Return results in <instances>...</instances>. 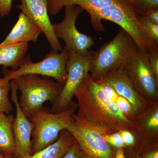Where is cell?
Here are the masks:
<instances>
[{"mask_svg": "<svg viewBox=\"0 0 158 158\" xmlns=\"http://www.w3.org/2000/svg\"><path fill=\"white\" fill-rule=\"evenodd\" d=\"M139 48L135 40L120 28L111 41L92 53L91 78L96 81L110 72L124 67Z\"/></svg>", "mask_w": 158, "mask_h": 158, "instance_id": "7a4b0ae2", "label": "cell"}, {"mask_svg": "<svg viewBox=\"0 0 158 158\" xmlns=\"http://www.w3.org/2000/svg\"><path fill=\"white\" fill-rule=\"evenodd\" d=\"M15 117L0 113V152L4 155H16L12 124Z\"/></svg>", "mask_w": 158, "mask_h": 158, "instance_id": "e0dca14e", "label": "cell"}, {"mask_svg": "<svg viewBox=\"0 0 158 158\" xmlns=\"http://www.w3.org/2000/svg\"><path fill=\"white\" fill-rule=\"evenodd\" d=\"M98 80L110 85L118 95L127 100L136 112L138 120L152 105L143 98L136 90L128 76L124 66L110 72Z\"/></svg>", "mask_w": 158, "mask_h": 158, "instance_id": "30bf717a", "label": "cell"}, {"mask_svg": "<svg viewBox=\"0 0 158 158\" xmlns=\"http://www.w3.org/2000/svg\"><path fill=\"white\" fill-rule=\"evenodd\" d=\"M115 104L126 118L131 121H137L138 116L132 106L127 100L118 95Z\"/></svg>", "mask_w": 158, "mask_h": 158, "instance_id": "ffe728a7", "label": "cell"}, {"mask_svg": "<svg viewBox=\"0 0 158 158\" xmlns=\"http://www.w3.org/2000/svg\"><path fill=\"white\" fill-rule=\"evenodd\" d=\"M82 158H88V157L87 156L85 155L84 154H83V156H82Z\"/></svg>", "mask_w": 158, "mask_h": 158, "instance_id": "836d02e7", "label": "cell"}, {"mask_svg": "<svg viewBox=\"0 0 158 158\" xmlns=\"http://www.w3.org/2000/svg\"><path fill=\"white\" fill-rule=\"evenodd\" d=\"M119 135L124 142L126 146H130L134 145L135 142V136L128 129H122L118 131Z\"/></svg>", "mask_w": 158, "mask_h": 158, "instance_id": "484cf974", "label": "cell"}, {"mask_svg": "<svg viewBox=\"0 0 158 158\" xmlns=\"http://www.w3.org/2000/svg\"><path fill=\"white\" fill-rule=\"evenodd\" d=\"M131 5L134 7L136 9L138 10V5L136 0H126Z\"/></svg>", "mask_w": 158, "mask_h": 158, "instance_id": "1f68e13d", "label": "cell"}, {"mask_svg": "<svg viewBox=\"0 0 158 158\" xmlns=\"http://www.w3.org/2000/svg\"><path fill=\"white\" fill-rule=\"evenodd\" d=\"M68 54V50L65 47L60 52L51 51L39 62H32L31 57L28 56L25 57L18 69L4 70V77L11 81L22 76L37 75L52 78L63 86L67 78L66 65Z\"/></svg>", "mask_w": 158, "mask_h": 158, "instance_id": "8992f818", "label": "cell"}, {"mask_svg": "<svg viewBox=\"0 0 158 158\" xmlns=\"http://www.w3.org/2000/svg\"><path fill=\"white\" fill-rule=\"evenodd\" d=\"M138 10L141 13L158 9V0H136Z\"/></svg>", "mask_w": 158, "mask_h": 158, "instance_id": "603a6c76", "label": "cell"}, {"mask_svg": "<svg viewBox=\"0 0 158 158\" xmlns=\"http://www.w3.org/2000/svg\"><path fill=\"white\" fill-rule=\"evenodd\" d=\"M41 33L42 31L37 25L21 12L17 22L0 45H11L21 43H28L30 41L35 42Z\"/></svg>", "mask_w": 158, "mask_h": 158, "instance_id": "4fadbf2b", "label": "cell"}, {"mask_svg": "<svg viewBox=\"0 0 158 158\" xmlns=\"http://www.w3.org/2000/svg\"><path fill=\"white\" fill-rule=\"evenodd\" d=\"M77 107V104L72 102L68 109L60 113H52L42 110L29 118L33 125L32 154L56 141L61 131L66 130L71 123Z\"/></svg>", "mask_w": 158, "mask_h": 158, "instance_id": "277c9868", "label": "cell"}, {"mask_svg": "<svg viewBox=\"0 0 158 158\" xmlns=\"http://www.w3.org/2000/svg\"><path fill=\"white\" fill-rule=\"evenodd\" d=\"M11 88L10 81L6 78H0V113L9 115L13 107L9 97Z\"/></svg>", "mask_w": 158, "mask_h": 158, "instance_id": "d6986e66", "label": "cell"}, {"mask_svg": "<svg viewBox=\"0 0 158 158\" xmlns=\"http://www.w3.org/2000/svg\"><path fill=\"white\" fill-rule=\"evenodd\" d=\"M151 67L158 78V52L148 54Z\"/></svg>", "mask_w": 158, "mask_h": 158, "instance_id": "83f0119b", "label": "cell"}, {"mask_svg": "<svg viewBox=\"0 0 158 158\" xmlns=\"http://www.w3.org/2000/svg\"><path fill=\"white\" fill-rule=\"evenodd\" d=\"M13 0H0V16L5 17L10 14Z\"/></svg>", "mask_w": 158, "mask_h": 158, "instance_id": "4316f807", "label": "cell"}, {"mask_svg": "<svg viewBox=\"0 0 158 158\" xmlns=\"http://www.w3.org/2000/svg\"><path fill=\"white\" fill-rule=\"evenodd\" d=\"M105 141L110 145L118 148H123L126 147L121 136L118 132L107 134L104 137Z\"/></svg>", "mask_w": 158, "mask_h": 158, "instance_id": "7402d4cb", "label": "cell"}, {"mask_svg": "<svg viewBox=\"0 0 158 158\" xmlns=\"http://www.w3.org/2000/svg\"><path fill=\"white\" fill-rule=\"evenodd\" d=\"M119 0H48L49 14L56 15L66 6H77L87 11L90 16Z\"/></svg>", "mask_w": 158, "mask_h": 158, "instance_id": "5bb4252c", "label": "cell"}, {"mask_svg": "<svg viewBox=\"0 0 158 158\" xmlns=\"http://www.w3.org/2000/svg\"><path fill=\"white\" fill-rule=\"evenodd\" d=\"M28 49V43L0 45V65L4 69L11 67L12 70H16L23 63Z\"/></svg>", "mask_w": 158, "mask_h": 158, "instance_id": "2e32d148", "label": "cell"}, {"mask_svg": "<svg viewBox=\"0 0 158 158\" xmlns=\"http://www.w3.org/2000/svg\"><path fill=\"white\" fill-rule=\"evenodd\" d=\"M66 130L88 158H114L112 148L104 138L110 134L105 130L75 114Z\"/></svg>", "mask_w": 158, "mask_h": 158, "instance_id": "5b68a950", "label": "cell"}, {"mask_svg": "<svg viewBox=\"0 0 158 158\" xmlns=\"http://www.w3.org/2000/svg\"><path fill=\"white\" fill-rule=\"evenodd\" d=\"M91 65L92 54L83 56L68 52L67 78L60 94L52 104L51 112L60 113L69 107L77 89L90 73Z\"/></svg>", "mask_w": 158, "mask_h": 158, "instance_id": "52a82bcc", "label": "cell"}, {"mask_svg": "<svg viewBox=\"0 0 158 158\" xmlns=\"http://www.w3.org/2000/svg\"><path fill=\"white\" fill-rule=\"evenodd\" d=\"M75 141L66 130L59 134V138L48 146L34 154L21 158H62Z\"/></svg>", "mask_w": 158, "mask_h": 158, "instance_id": "9a60e30c", "label": "cell"}, {"mask_svg": "<svg viewBox=\"0 0 158 158\" xmlns=\"http://www.w3.org/2000/svg\"><path fill=\"white\" fill-rule=\"evenodd\" d=\"M83 9L77 6L65 7V16L61 22L53 24L57 38L65 42L68 52L88 56L92 53L91 48L95 44L94 39L78 31L76 22Z\"/></svg>", "mask_w": 158, "mask_h": 158, "instance_id": "9c48e42d", "label": "cell"}, {"mask_svg": "<svg viewBox=\"0 0 158 158\" xmlns=\"http://www.w3.org/2000/svg\"><path fill=\"white\" fill-rule=\"evenodd\" d=\"M143 158H158V150L149 152L144 155Z\"/></svg>", "mask_w": 158, "mask_h": 158, "instance_id": "f546056e", "label": "cell"}, {"mask_svg": "<svg viewBox=\"0 0 158 158\" xmlns=\"http://www.w3.org/2000/svg\"><path fill=\"white\" fill-rule=\"evenodd\" d=\"M12 80L20 91V106L28 118L42 110L45 102L53 104L63 86L51 78L37 75L22 76Z\"/></svg>", "mask_w": 158, "mask_h": 158, "instance_id": "3957f363", "label": "cell"}, {"mask_svg": "<svg viewBox=\"0 0 158 158\" xmlns=\"http://www.w3.org/2000/svg\"><path fill=\"white\" fill-rule=\"evenodd\" d=\"M11 156H7L4 155L3 154L0 152V158H9Z\"/></svg>", "mask_w": 158, "mask_h": 158, "instance_id": "d6a6232c", "label": "cell"}, {"mask_svg": "<svg viewBox=\"0 0 158 158\" xmlns=\"http://www.w3.org/2000/svg\"><path fill=\"white\" fill-rule=\"evenodd\" d=\"M95 81L101 85L103 91L107 98L110 101L115 103L118 94L116 93V90H114V88L106 83L101 81L99 80H97Z\"/></svg>", "mask_w": 158, "mask_h": 158, "instance_id": "cb8c5ba5", "label": "cell"}, {"mask_svg": "<svg viewBox=\"0 0 158 158\" xmlns=\"http://www.w3.org/2000/svg\"><path fill=\"white\" fill-rule=\"evenodd\" d=\"M20 4L16 6L18 9L38 26L53 50L61 52L62 46L49 16L48 0H20Z\"/></svg>", "mask_w": 158, "mask_h": 158, "instance_id": "8fae6325", "label": "cell"}, {"mask_svg": "<svg viewBox=\"0 0 158 158\" xmlns=\"http://www.w3.org/2000/svg\"><path fill=\"white\" fill-rule=\"evenodd\" d=\"M141 16L151 22L158 25V9L141 13Z\"/></svg>", "mask_w": 158, "mask_h": 158, "instance_id": "f1b7e54d", "label": "cell"}, {"mask_svg": "<svg viewBox=\"0 0 158 158\" xmlns=\"http://www.w3.org/2000/svg\"><path fill=\"white\" fill-rule=\"evenodd\" d=\"M136 158H141V157H140V156H136Z\"/></svg>", "mask_w": 158, "mask_h": 158, "instance_id": "e575fe53", "label": "cell"}, {"mask_svg": "<svg viewBox=\"0 0 158 158\" xmlns=\"http://www.w3.org/2000/svg\"><path fill=\"white\" fill-rule=\"evenodd\" d=\"M139 22L144 32L151 39L158 44V25L151 22L140 15Z\"/></svg>", "mask_w": 158, "mask_h": 158, "instance_id": "44dd1931", "label": "cell"}, {"mask_svg": "<svg viewBox=\"0 0 158 158\" xmlns=\"http://www.w3.org/2000/svg\"><path fill=\"white\" fill-rule=\"evenodd\" d=\"M83 153L76 141L62 158H82Z\"/></svg>", "mask_w": 158, "mask_h": 158, "instance_id": "d4e9b609", "label": "cell"}, {"mask_svg": "<svg viewBox=\"0 0 158 158\" xmlns=\"http://www.w3.org/2000/svg\"><path fill=\"white\" fill-rule=\"evenodd\" d=\"M124 68L140 95L150 104L156 103L158 98V78L151 67L148 54L138 48Z\"/></svg>", "mask_w": 158, "mask_h": 158, "instance_id": "ba28073f", "label": "cell"}, {"mask_svg": "<svg viewBox=\"0 0 158 158\" xmlns=\"http://www.w3.org/2000/svg\"><path fill=\"white\" fill-rule=\"evenodd\" d=\"M9 158H13V156L9 157Z\"/></svg>", "mask_w": 158, "mask_h": 158, "instance_id": "d590c367", "label": "cell"}, {"mask_svg": "<svg viewBox=\"0 0 158 158\" xmlns=\"http://www.w3.org/2000/svg\"><path fill=\"white\" fill-rule=\"evenodd\" d=\"M74 96L79 108L77 115L109 134L122 129H138V122L126 118L116 104L107 98L101 85L90 74L79 86Z\"/></svg>", "mask_w": 158, "mask_h": 158, "instance_id": "6da1fadb", "label": "cell"}, {"mask_svg": "<svg viewBox=\"0 0 158 158\" xmlns=\"http://www.w3.org/2000/svg\"><path fill=\"white\" fill-rule=\"evenodd\" d=\"M115 158H125L123 148H118L116 150Z\"/></svg>", "mask_w": 158, "mask_h": 158, "instance_id": "4dcf8cb0", "label": "cell"}, {"mask_svg": "<svg viewBox=\"0 0 158 158\" xmlns=\"http://www.w3.org/2000/svg\"><path fill=\"white\" fill-rule=\"evenodd\" d=\"M11 99L15 105L16 115L12 124L16 156L19 158L32 154L31 137L33 125L21 110L17 96L18 88L13 80L10 81Z\"/></svg>", "mask_w": 158, "mask_h": 158, "instance_id": "7c38bea8", "label": "cell"}, {"mask_svg": "<svg viewBox=\"0 0 158 158\" xmlns=\"http://www.w3.org/2000/svg\"><path fill=\"white\" fill-rule=\"evenodd\" d=\"M152 106V107L151 108L150 107L144 115L139 118L143 120L141 122L142 123L138 124V129H136L140 130V133L142 132V133H147L148 135L149 136L157 134L158 130L157 104H155L154 107H153V104Z\"/></svg>", "mask_w": 158, "mask_h": 158, "instance_id": "ac0fdd59", "label": "cell"}]
</instances>
